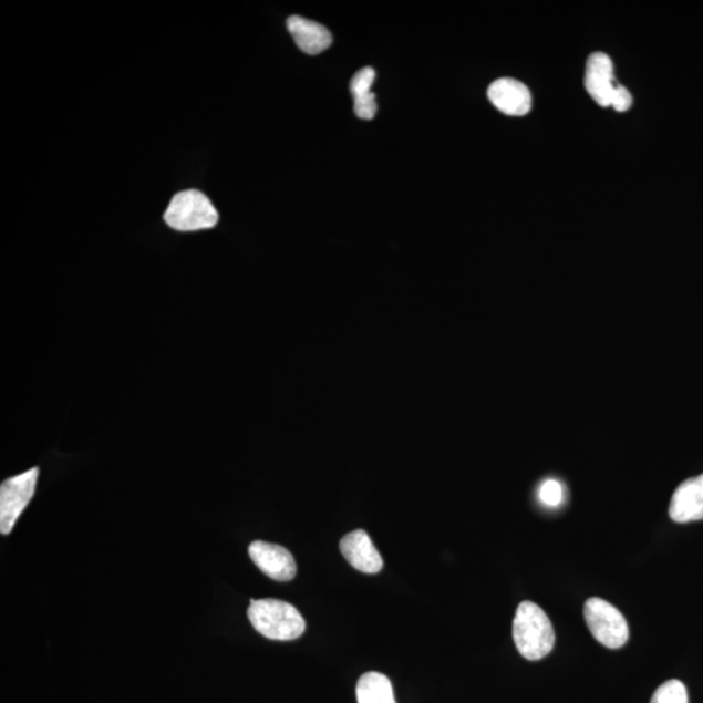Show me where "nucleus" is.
<instances>
[{
    "label": "nucleus",
    "mask_w": 703,
    "mask_h": 703,
    "mask_svg": "<svg viewBox=\"0 0 703 703\" xmlns=\"http://www.w3.org/2000/svg\"><path fill=\"white\" fill-rule=\"evenodd\" d=\"M218 219V211L210 199L194 189L177 194L165 213L166 224L183 232L216 227Z\"/></svg>",
    "instance_id": "3"
},
{
    "label": "nucleus",
    "mask_w": 703,
    "mask_h": 703,
    "mask_svg": "<svg viewBox=\"0 0 703 703\" xmlns=\"http://www.w3.org/2000/svg\"><path fill=\"white\" fill-rule=\"evenodd\" d=\"M375 80V71L372 66L360 70L351 80V93L354 99V113L360 120L372 121L376 114L375 94L372 86Z\"/></svg>",
    "instance_id": "12"
},
{
    "label": "nucleus",
    "mask_w": 703,
    "mask_h": 703,
    "mask_svg": "<svg viewBox=\"0 0 703 703\" xmlns=\"http://www.w3.org/2000/svg\"><path fill=\"white\" fill-rule=\"evenodd\" d=\"M650 703H690L685 685L680 680H669L662 684Z\"/></svg>",
    "instance_id": "14"
},
{
    "label": "nucleus",
    "mask_w": 703,
    "mask_h": 703,
    "mask_svg": "<svg viewBox=\"0 0 703 703\" xmlns=\"http://www.w3.org/2000/svg\"><path fill=\"white\" fill-rule=\"evenodd\" d=\"M359 703H396L394 690L387 676L379 672L362 675L356 686Z\"/></svg>",
    "instance_id": "13"
},
{
    "label": "nucleus",
    "mask_w": 703,
    "mask_h": 703,
    "mask_svg": "<svg viewBox=\"0 0 703 703\" xmlns=\"http://www.w3.org/2000/svg\"><path fill=\"white\" fill-rule=\"evenodd\" d=\"M40 469L32 468L19 476L6 479L0 486V533L10 535L14 524L32 500Z\"/></svg>",
    "instance_id": "5"
},
{
    "label": "nucleus",
    "mask_w": 703,
    "mask_h": 703,
    "mask_svg": "<svg viewBox=\"0 0 703 703\" xmlns=\"http://www.w3.org/2000/svg\"><path fill=\"white\" fill-rule=\"evenodd\" d=\"M340 551L358 571L374 575L382 571L383 559L365 530H354L342 538Z\"/></svg>",
    "instance_id": "8"
},
{
    "label": "nucleus",
    "mask_w": 703,
    "mask_h": 703,
    "mask_svg": "<svg viewBox=\"0 0 703 703\" xmlns=\"http://www.w3.org/2000/svg\"><path fill=\"white\" fill-rule=\"evenodd\" d=\"M248 618L256 631L270 640L292 641L301 638L307 628L298 609L278 599H250Z\"/></svg>",
    "instance_id": "2"
},
{
    "label": "nucleus",
    "mask_w": 703,
    "mask_h": 703,
    "mask_svg": "<svg viewBox=\"0 0 703 703\" xmlns=\"http://www.w3.org/2000/svg\"><path fill=\"white\" fill-rule=\"evenodd\" d=\"M632 103V94L628 92L627 87L621 85L616 94V97L612 100L611 107L618 111V113H624V111L631 108Z\"/></svg>",
    "instance_id": "16"
},
{
    "label": "nucleus",
    "mask_w": 703,
    "mask_h": 703,
    "mask_svg": "<svg viewBox=\"0 0 703 703\" xmlns=\"http://www.w3.org/2000/svg\"><path fill=\"white\" fill-rule=\"evenodd\" d=\"M513 633L515 645L525 660H542L554 649L555 632L551 621L541 607L530 601L517 607Z\"/></svg>",
    "instance_id": "1"
},
{
    "label": "nucleus",
    "mask_w": 703,
    "mask_h": 703,
    "mask_svg": "<svg viewBox=\"0 0 703 703\" xmlns=\"http://www.w3.org/2000/svg\"><path fill=\"white\" fill-rule=\"evenodd\" d=\"M585 86L599 106L611 107L621 85L616 79V70L609 55L595 53L589 56L585 71Z\"/></svg>",
    "instance_id": "6"
},
{
    "label": "nucleus",
    "mask_w": 703,
    "mask_h": 703,
    "mask_svg": "<svg viewBox=\"0 0 703 703\" xmlns=\"http://www.w3.org/2000/svg\"><path fill=\"white\" fill-rule=\"evenodd\" d=\"M488 100L503 114L524 116L531 110V94L527 85L515 79L503 77L488 87Z\"/></svg>",
    "instance_id": "9"
},
{
    "label": "nucleus",
    "mask_w": 703,
    "mask_h": 703,
    "mask_svg": "<svg viewBox=\"0 0 703 703\" xmlns=\"http://www.w3.org/2000/svg\"><path fill=\"white\" fill-rule=\"evenodd\" d=\"M538 497L547 507H559L565 500V488L557 479H546L539 487Z\"/></svg>",
    "instance_id": "15"
},
{
    "label": "nucleus",
    "mask_w": 703,
    "mask_h": 703,
    "mask_svg": "<svg viewBox=\"0 0 703 703\" xmlns=\"http://www.w3.org/2000/svg\"><path fill=\"white\" fill-rule=\"evenodd\" d=\"M669 513L680 524L703 520V475L686 479L676 488Z\"/></svg>",
    "instance_id": "10"
},
{
    "label": "nucleus",
    "mask_w": 703,
    "mask_h": 703,
    "mask_svg": "<svg viewBox=\"0 0 703 703\" xmlns=\"http://www.w3.org/2000/svg\"><path fill=\"white\" fill-rule=\"evenodd\" d=\"M287 28L296 44L306 54L318 55L331 46V33L318 22L301 17H291L287 21Z\"/></svg>",
    "instance_id": "11"
},
{
    "label": "nucleus",
    "mask_w": 703,
    "mask_h": 703,
    "mask_svg": "<svg viewBox=\"0 0 703 703\" xmlns=\"http://www.w3.org/2000/svg\"><path fill=\"white\" fill-rule=\"evenodd\" d=\"M583 618L593 638L603 647L620 649L626 645L629 628L616 606L601 598H590L583 606Z\"/></svg>",
    "instance_id": "4"
},
{
    "label": "nucleus",
    "mask_w": 703,
    "mask_h": 703,
    "mask_svg": "<svg viewBox=\"0 0 703 703\" xmlns=\"http://www.w3.org/2000/svg\"><path fill=\"white\" fill-rule=\"evenodd\" d=\"M249 555L255 565L272 580L291 581L298 572L292 554L279 545L255 541L249 546Z\"/></svg>",
    "instance_id": "7"
}]
</instances>
